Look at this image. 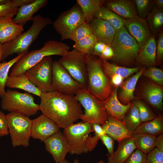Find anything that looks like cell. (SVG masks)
Returning <instances> with one entry per match:
<instances>
[{"instance_id":"obj_46","label":"cell","mask_w":163,"mask_h":163,"mask_svg":"<svg viewBox=\"0 0 163 163\" xmlns=\"http://www.w3.org/2000/svg\"><path fill=\"white\" fill-rule=\"evenodd\" d=\"M156 42V55L159 61L161 60L163 58V33L160 32Z\"/></svg>"},{"instance_id":"obj_28","label":"cell","mask_w":163,"mask_h":163,"mask_svg":"<svg viewBox=\"0 0 163 163\" xmlns=\"http://www.w3.org/2000/svg\"><path fill=\"white\" fill-rule=\"evenodd\" d=\"M6 86L11 88L21 89L40 97L42 93L30 81L25 73L17 76H9Z\"/></svg>"},{"instance_id":"obj_43","label":"cell","mask_w":163,"mask_h":163,"mask_svg":"<svg viewBox=\"0 0 163 163\" xmlns=\"http://www.w3.org/2000/svg\"><path fill=\"white\" fill-rule=\"evenodd\" d=\"M146 163H163V152L155 148L147 154Z\"/></svg>"},{"instance_id":"obj_36","label":"cell","mask_w":163,"mask_h":163,"mask_svg":"<svg viewBox=\"0 0 163 163\" xmlns=\"http://www.w3.org/2000/svg\"><path fill=\"white\" fill-rule=\"evenodd\" d=\"M34 0H11L6 4L0 5V18L7 17L12 18L16 15L21 6L29 3Z\"/></svg>"},{"instance_id":"obj_22","label":"cell","mask_w":163,"mask_h":163,"mask_svg":"<svg viewBox=\"0 0 163 163\" xmlns=\"http://www.w3.org/2000/svg\"><path fill=\"white\" fill-rule=\"evenodd\" d=\"M103 6L124 19L137 15L134 0H105Z\"/></svg>"},{"instance_id":"obj_4","label":"cell","mask_w":163,"mask_h":163,"mask_svg":"<svg viewBox=\"0 0 163 163\" xmlns=\"http://www.w3.org/2000/svg\"><path fill=\"white\" fill-rule=\"evenodd\" d=\"M32 20V24L27 31L20 34L13 40L3 44L2 60L14 53L19 55L28 52L30 46L42 30L53 23L50 18L40 15L34 16Z\"/></svg>"},{"instance_id":"obj_13","label":"cell","mask_w":163,"mask_h":163,"mask_svg":"<svg viewBox=\"0 0 163 163\" xmlns=\"http://www.w3.org/2000/svg\"><path fill=\"white\" fill-rule=\"evenodd\" d=\"M52 86L53 91L74 95L84 88L74 79L57 61H53L52 63Z\"/></svg>"},{"instance_id":"obj_2","label":"cell","mask_w":163,"mask_h":163,"mask_svg":"<svg viewBox=\"0 0 163 163\" xmlns=\"http://www.w3.org/2000/svg\"><path fill=\"white\" fill-rule=\"evenodd\" d=\"M70 48L66 44L53 40L46 41L41 49L27 52L21 56L14 64L9 76L24 73L46 57L65 55Z\"/></svg>"},{"instance_id":"obj_31","label":"cell","mask_w":163,"mask_h":163,"mask_svg":"<svg viewBox=\"0 0 163 163\" xmlns=\"http://www.w3.org/2000/svg\"><path fill=\"white\" fill-rule=\"evenodd\" d=\"M132 135L136 149L143 153L147 154L155 148L156 136L134 133Z\"/></svg>"},{"instance_id":"obj_1","label":"cell","mask_w":163,"mask_h":163,"mask_svg":"<svg viewBox=\"0 0 163 163\" xmlns=\"http://www.w3.org/2000/svg\"><path fill=\"white\" fill-rule=\"evenodd\" d=\"M39 110L64 129L80 119L83 113L81 105L74 95L53 91L42 93Z\"/></svg>"},{"instance_id":"obj_24","label":"cell","mask_w":163,"mask_h":163,"mask_svg":"<svg viewBox=\"0 0 163 163\" xmlns=\"http://www.w3.org/2000/svg\"><path fill=\"white\" fill-rule=\"evenodd\" d=\"M145 69L144 67H142L135 74L123 81L120 86V90L118 98L122 104L126 105L132 100L138 98L134 96V93L138 81Z\"/></svg>"},{"instance_id":"obj_15","label":"cell","mask_w":163,"mask_h":163,"mask_svg":"<svg viewBox=\"0 0 163 163\" xmlns=\"http://www.w3.org/2000/svg\"><path fill=\"white\" fill-rule=\"evenodd\" d=\"M43 142L46 150L52 155L56 163L64 161L70 147L63 133L60 131Z\"/></svg>"},{"instance_id":"obj_52","label":"cell","mask_w":163,"mask_h":163,"mask_svg":"<svg viewBox=\"0 0 163 163\" xmlns=\"http://www.w3.org/2000/svg\"><path fill=\"white\" fill-rule=\"evenodd\" d=\"M155 6L157 8H162L163 7V0H154Z\"/></svg>"},{"instance_id":"obj_18","label":"cell","mask_w":163,"mask_h":163,"mask_svg":"<svg viewBox=\"0 0 163 163\" xmlns=\"http://www.w3.org/2000/svg\"><path fill=\"white\" fill-rule=\"evenodd\" d=\"M141 98H143L158 110L163 109V86L150 80L144 82L139 91Z\"/></svg>"},{"instance_id":"obj_7","label":"cell","mask_w":163,"mask_h":163,"mask_svg":"<svg viewBox=\"0 0 163 163\" xmlns=\"http://www.w3.org/2000/svg\"><path fill=\"white\" fill-rule=\"evenodd\" d=\"M75 96L85 109L80 118L82 121L101 126L106 122L109 116L101 101L85 88L80 89Z\"/></svg>"},{"instance_id":"obj_42","label":"cell","mask_w":163,"mask_h":163,"mask_svg":"<svg viewBox=\"0 0 163 163\" xmlns=\"http://www.w3.org/2000/svg\"><path fill=\"white\" fill-rule=\"evenodd\" d=\"M147 154L136 149L124 163H146Z\"/></svg>"},{"instance_id":"obj_8","label":"cell","mask_w":163,"mask_h":163,"mask_svg":"<svg viewBox=\"0 0 163 163\" xmlns=\"http://www.w3.org/2000/svg\"><path fill=\"white\" fill-rule=\"evenodd\" d=\"M6 116L13 147H27L31 137L32 120L28 117L13 113H9Z\"/></svg>"},{"instance_id":"obj_44","label":"cell","mask_w":163,"mask_h":163,"mask_svg":"<svg viewBox=\"0 0 163 163\" xmlns=\"http://www.w3.org/2000/svg\"><path fill=\"white\" fill-rule=\"evenodd\" d=\"M8 134L6 115L0 110V137L7 136Z\"/></svg>"},{"instance_id":"obj_11","label":"cell","mask_w":163,"mask_h":163,"mask_svg":"<svg viewBox=\"0 0 163 163\" xmlns=\"http://www.w3.org/2000/svg\"><path fill=\"white\" fill-rule=\"evenodd\" d=\"M58 61L74 79L86 88L87 79L85 55L73 49Z\"/></svg>"},{"instance_id":"obj_12","label":"cell","mask_w":163,"mask_h":163,"mask_svg":"<svg viewBox=\"0 0 163 163\" xmlns=\"http://www.w3.org/2000/svg\"><path fill=\"white\" fill-rule=\"evenodd\" d=\"M53 60L46 57L25 73L30 81L42 93L53 91L52 86Z\"/></svg>"},{"instance_id":"obj_5","label":"cell","mask_w":163,"mask_h":163,"mask_svg":"<svg viewBox=\"0 0 163 163\" xmlns=\"http://www.w3.org/2000/svg\"><path fill=\"white\" fill-rule=\"evenodd\" d=\"M110 45L114 52L112 59L114 63L128 66L136 62L140 46L124 26L117 30Z\"/></svg>"},{"instance_id":"obj_9","label":"cell","mask_w":163,"mask_h":163,"mask_svg":"<svg viewBox=\"0 0 163 163\" xmlns=\"http://www.w3.org/2000/svg\"><path fill=\"white\" fill-rule=\"evenodd\" d=\"M93 132L91 124L83 121L72 124L64 129L63 133L70 147L69 153L72 155L87 153V139Z\"/></svg>"},{"instance_id":"obj_26","label":"cell","mask_w":163,"mask_h":163,"mask_svg":"<svg viewBox=\"0 0 163 163\" xmlns=\"http://www.w3.org/2000/svg\"><path fill=\"white\" fill-rule=\"evenodd\" d=\"M156 46L155 37L152 35L140 48L136 60L140 66L149 67L154 66L156 65Z\"/></svg>"},{"instance_id":"obj_55","label":"cell","mask_w":163,"mask_h":163,"mask_svg":"<svg viewBox=\"0 0 163 163\" xmlns=\"http://www.w3.org/2000/svg\"><path fill=\"white\" fill-rule=\"evenodd\" d=\"M60 163H80L78 160L76 159L73 162L71 163L65 159L63 161Z\"/></svg>"},{"instance_id":"obj_29","label":"cell","mask_w":163,"mask_h":163,"mask_svg":"<svg viewBox=\"0 0 163 163\" xmlns=\"http://www.w3.org/2000/svg\"><path fill=\"white\" fill-rule=\"evenodd\" d=\"M105 0H77L76 3L81 8L85 19L89 24L94 18L95 14L103 6Z\"/></svg>"},{"instance_id":"obj_45","label":"cell","mask_w":163,"mask_h":163,"mask_svg":"<svg viewBox=\"0 0 163 163\" xmlns=\"http://www.w3.org/2000/svg\"><path fill=\"white\" fill-rule=\"evenodd\" d=\"M100 139L106 147L109 155L112 154L114 152V140L109 135L105 134L100 137Z\"/></svg>"},{"instance_id":"obj_27","label":"cell","mask_w":163,"mask_h":163,"mask_svg":"<svg viewBox=\"0 0 163 163\" xmlns=\"http://www.w3.org/2000/svg\"><path fill=\"white\" fill-rule=\"evenodd\" d=\"M118 143L117 150L108 157V163H124L136 149L133 139H127Z\"/></svg>"},{"instance_id":"obj_3","label":"cell","mask_w":163,"mask_h":163,"mask_svg":"<svg viewBox=\"0 0 163 163\" xmlns=\"http://www.w3.org/2000/svg\"><path fill=\"white\" fill-rule=\"evenodd\" d=\"M85 58L87 79L86 89L99 100L104 101L110 95L113 87L103 70L101 59L91 54L85 55Z\"/></svg>"},{"instance_id":"obj_6","label":"cell","mask_w":163,"mask_h":163,"mask_svg":"<svg viewBox=\"0 0 163 163\" xmlns=\"http://www.w3.org/2000/svg\"><path fill=\"white\" fill-rule=\"evenodd\" d=\"M1 106L2 110L10 113L28 117L35 115L39 110V105L34 102L32 94L10 89L1 97Z\"/></svg>"},{"instance_id":"obj_34","label":"cell","mask_w":163,"mask_h":163,"mask_svg":"<svg viewBox=\"0 0 163 163\" xmlns=\"http://www.w3.org/2000/svg\"><path fill=\"white\" fill-rule=\"evenodd\" d=\"M128 130L132 133L142 123L136 101H134L126 113L123 120Z\"/></svg>"},{"instance_id":"obj_49","label":"cell","mask_w":163,"mask_h":163,"mask_svg":"<svg viewBox=\"0 0 163 163\" xmlns=\"http://www.w3.org/2000/svg\"><path fill=\"white\" fill-rule=\"evenodd\" d=\"M106 44L97 41L94 46L91 55L94 56H97L100 57L105 48Z\"/></svg>"},{"instance_id":"obj_14","label":"cell","mask_w":163,"mask_h":163,"mask_svg":"<svg viewBox=\"0 0 163 163\" xmlns=\"http://www.w3.org/2000/svg\"><path fill=\"white\" fill-rule=\"evenodd\" d=\"M124 27L137 41L140 48L153 35L146 19L137 15L130 18L125 19Z\"/></svg>"},{"instance_id":"obj_40","label":"cell","mask_w":163,"mask_h":163,"mask_svg":"<svg viewBox=\"0 0 163 163\" xmlns=\"http://www.w3.org/2000/svg\"><path fill=\"white\" fill-rule=\"evenodd\" d=\"M137 15L145 18L154 6V0H134Z\"/></svg>"},{"instance_id":"obj_37","label":"cell","mask_w":163,"mask_h":163,"mask_svg":"<svg viewBox=\"0 0 163 163\" xmlns=\"http://www.w3.org/2000/svg\"><path fill=\"white\" fill-rule=\"evenodd\" d=\"M97 41L93 34L75 42L73 47V49L85 55H91L94 46Z\"/></svg>"},{"instance_id":"obj_20","label":"cell","mask_w":163,"mask_h":163,"mask_svg":"<svg viewBox=\"0 0 163 163\" xmlns=\"http://www.w3.org/2000/svg\"><path fill=\"white\" fill-rule=\"evenodd\" d=\"M89 24L98 41L110 45L117 30L109 22L94 18Z\"/></svg>"},{"instance_id":"obj_32","label":"cell","mask_w":163,"mask_h":163,"mask_svg":"<svg viewBox=\"0 0 163 163\" xmlns=\"http://www.w3.org/2000/svg\"><path fill=\"white\" fill-rule=\"evenodd\" d=\"M145 19L153 35L158 34L163 26V9L157 8L154 5Z\"/></svg>"},{"instance_id":"obj_56","label":"cell","mask_w":163,"mask_h":163,"mask_svg":"<svg viewBox=\"0 0 163 163\" xmlns=\"http://www.w3.org/2000/svg\"><path fill=\"white\" fill-rule=\"evenodd\" d=\"M95 163H105L103 160H100L98 162Z\"/></svg>"},{"instance_id":"obj_38","label":"cell","mask_w":163,"mask_h":163,"mask_svg":"<svg viewBox=\"0 0 163 163\" xmlns=\"http://www.w3.org/2000/svg\"><path fill=\"white\" fill-rule=\"evenodd\" d=\"M93 34L92 29L89 25L85 22L77 27L73 31L70 39L75 42L85 37Z\"/></svg>"},{"instance_id":"obj_10","label":"cell","mask_w":163,"mask_h":163,"mask_svg":"<svg viewBox=\"0 0 163 163\" xmlns=\"http://www.w3.org/2000/svg\"><path fill=\"white\" fill-rule=\"evenodd\" d=\"M84 22L82 10L76 3L69 9L62 12L52 24L61 40H65L69 39L74 30Z\"/></svg>"},{"instance_id":"obj_51","label":"cell","mask_w":163,"mask_h":163,"mask_svg":"<svg viewBox=\"0 0 163 163\" xmlns=\"http://www.w3.org/2000/svg\"><path fill=\"white\" fill-rule=\"evenodd\" d=\"M93 130L94 132L99 134L100 136L104 135L105 133L101 125L96 123L91 124Z\"/></svg>"},{"instance_id":"obj_54","label":"cell","mask_w":163,"mask_h":163,"mask_svg":"<svg viewBox=\"0 0 163 163\" xmlns=\"http://www.w3.org/2000/svg\"><path fill=\"white\" fill-rule=\"evenodd\" d=\"M11 0H0V5H3L10 2Z\"/></svg>"},{"instance_id":"obj_48","label":"cell","mask_w":163,"mask_h":163,"mask_svg":"<svg viewBox=\"0 0 163 163\" xmlns=\"http://www.w3.org/2000/svg\"><path fill=\"white\" fill-rule=\"evenodd\" d=\"M114 56L113 51L110 45L106 44L105 48L100 57L101 59L107 60L112 59Z\"/></svg>"},{"instance_id":"obj_47","label":"cell","mask_w":163,"mask_h":163,"mask_svg":"<svg viewBox=\"0 0 163 163\" xmlns=\"http://www.w3.org/2000/svg\"><path fill=\"white\" fill-rule=\"evenodd\" d=\"M100 137L99 134L96 133L92 136L91 135L88 136L87 139V145L88 151H92L95 148L100 139Z\"/></svg>"},{"instance_id":"obj_53","label":"cell","mask_w":163,"mask_h":163,"mask_svg":"<svg viewBox=\"0 0 163 163\" xmlns=\"http://www.w3.org/2000/svg\"><path fill=\"white\" fill-rule=\"evenodd\" d=\"M4 52L3 44L0 43V63L2 60Z\"/></svg>"},{"instance_id":"obj_39","label":"cell","mask_w":163,"mask_h":163,"mask_svg":"<svg viewBox=\"0 0 163 163\" xmlns=\"http://www.w3.org/2000/svg\"><path fill=\"white\" fill-rule=\"evenodd\" d=\"M142 75L155 83L163 86V72L161 69L154 66L149 67L145 69Z\"/></svg>"},{"instance_id":"obj_35","label":"cell","mask_w":163,"mask_h":163,"mask_svg":"<svg viewBox=\"0 0 163 163\" xmlns=\"http://www.w3.org/2000/svg\"><path fill=\"white\" fill-rule=\"evenodd\" d=\"M24 54L18 55L8 61L0 63V97H1L4 95L6 92L5 87L9 76L8 72L10 68Z\"/></svg>"},{"instance_id":"obj_17","label":"cell","mask_w":163,"mask_h":163,"mask_svg":"<svg viewBox=\"0 0 163 163\" xmlns=\"http://www.w3.org/2000/svg\"><path fill=\"white\" fill-rule=\"evenodd\" d=\"M101 60L103 70L114 87L120 86L125 79L138 72L142 67L127 68L111 63L107 60Z\"/></svg>"},{"instance_id":"obj_33","label":"cell","mask_w":163,"mask_h":163,"mask_svg":"<svg viewBox=\"0 0 163 163\" xmlns=\"http://www.w3.org/2000/svg\"><path fill=\"white\" fill-rule=\"evenodd\" d=\"M94 18L107 21L117 30L124 26L125 19L103 6L95 14Z\"/></svg>"},{"instance_id":"obj_41","label":"cell","mask_w":163,"mask_h":163,"mask_svg":"<svg viewBox=\"0 0 163 163\" xmlns=\"http://www.w3.org/2000/svg\"><path fill=\"white\" fill-rule=\"evenodd\" d=\"M141 123L151 120L156 116L142 101H135Z\"/></svg>"},{"instance_id":"obj_16","label":"cell","mask_w":163,"mask_h":163,"mask_svg":"<svg viewBox=\"0 0 163 163\" xmlns=\"http://www.w3.org/2000/svg\"><path fill=\"white\" fill-rule=\"evenodd\" d=\"M60 127L50 118L42 114L32 120L31 136L44 142L60 131Z\"/></svg>"},{"instance_id":"obj_23","label":"cell","mask_w":163,"mask_h":163,"mask_svg":"<svg viewBox=\"0 0 163 163\" xmlns=\"http://www.w3.org/2000/svg\"><path fill=\"white\" fill-rule=\"evenodd\" d=\"M47 0H34L31 2L18 8L15 16L13 19V22L23 26L27 22L32 20L34 14L48 4Z\"/></svg>"},{"instance_id":"obj_50","label":"cell","mask_w":163,"mask_h":163,"mask_svg":"<svg viewBox=\"0 0 163 163\" xmlns=\"http://www.w3.org/2000/svg\"><path fill=\"white\" fill-rule=\"evenodd\" d=\"M155 148L163 152V134L161 133L156 136L155 142Z\"/></svg>"},{"instance_id":"obj_25","label":"cell","mask_w":163,"mask_h":163,"mask_svg":"<svg viewBox=\"0 0 163 163\" xmlns=\"http://www.w3.org/2000/svg\"><path fill=\"white\" fill-rule=\"evenodd\" d=\"M12 18H0V43L3 44L13 40L24 30L23 26L14 23Z\"/></svg>"},{"instance_id":"obj_19","label":"cell","mask_w":163,"mask_h":163,"mask_svg":"<svg viewBox=\"0 0 163 163\" xmlns=\"http://www.w3.org/2000/svg\"><path fill=\"white\" fill-rule=\"evenodd\" d=\"M117 90L118 87H114L109 97L101 102L109 116L123 121L132 103L126 105L121 103L118 98Z\"/></svg>"},{"instance_id":"obj_30","label":"cell","mask_w":163,"mask_h":163,"mask_svg":"<svg viewBox=\"0 0 163 163\" xmlns=\"http://www.w3.org/2000/svg\"><path fill=\"white\" fill-rule=\"evenodd\" d=\"M163 132V118L156 116L152 120L141 123L133 132L157 136Z\"/></svg>"},{"instance_id":"obj_21","label":"cell","mask_w":163,"mask_h":163,"mask_svg":"<svg viewBox=\"0 0 163 163\" xmlns=\"http://www.w3.org/2000/svg\"><path fill=\"white\" fill-rule=\"evenodd\" d=\"M101 126L105 134L118 143L127 139H133L132 133L127 129L123 121L109 116L106 122Z\"/></svg>"}]
</instances>
